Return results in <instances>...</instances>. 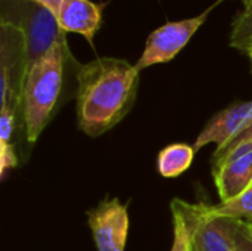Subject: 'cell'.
<instances>
[{
  "instance_id": "10",
  "label": "cell",
  "mask_w": 252,
  "mask_h": 251,
  "mask_svg": "<svg viewBox=\"0 0 252 251\" xmlns=\"http://www.w3.org/2000/svg\"><path fill=\"white\" fill-rule=\"evenodd\" d=\"M220 203H227L252 186V149L213 169Z\"/></svg>"
},
{
  "instance_id": "22",
  "label": "cell",
  "mask_w": 252,
  "mask_h": 251,
  "mask_svg": "<svg viewBox=\"0 0 252 251\" xmlns=\"http://www.w3.org/2000/svg\"><path fill=\"white\" fill-rule=\"evenodd\" d=\"M247 225H248V223H247ZM248 228H250V231H251V234H252V226H250V225H248Z\"/></svg>"
},
{
  "instance_id": "12",
  "label": "cell",
  "mask_w": 252,
  "mask_h": 251,
  "mask_svg": "<svg viewBox=\"0 0 252 251\" xmlns=\"http://www.w3.org/2000/svg\"><path fill=\"white\" fill-rule=\"evenodd\" d=\"M210 210L213 215L224 216L242 222L252 220V186L248 188L245 192H242L239 197L227 201L220 203L216 206H210Z\"/></svg>"
},
{
  "instance_id": "19",
  "label": "cell",
  "mask_w": 252,
  "mask_h": 251,
  "mask_svg": "<svg viewBox=\"0 0 252 251\" xmlns=\"http://www.w3.org/2000/svg\"><path fill=\"white\" fill-rule=\"evenodd\" d=\"M247 56L250 58V62H251V71H252V47L248 50V52H247Z\"/></svg>"
},
{
  "instance_id": "18",
  "label": "cell",
  "mask_w": 252,
  "mask_h": 251,
  "mask_svg": "<svg viewBox=\"0 0 252 251\" xmlns=\"http://www.w3.org/2000/svg\"><path fill=\"white\" fill-rule=\"evenodd\" d=\"M241 15H245V16L252 15V0H245L244 1V10L241 12Z\"/></svg>"
},
{
  "instance_id": "11",
  "label": "cell",
  "mask_w": 252,
  "mask_h": 251,
  "mask_svg": "<svg viewBox=\"0 0 252 251\" xmlns=\"http://www.w3.org/2000/svg\"><path fill=\"white\" fill-rule=\"evenodd\" d=\"M195 148L186 143H171L158 154V170L167 179L183 175L193 161Z\"/></svg>"
},
{
  "instance_id": "21",
  "label": "cell",
  "mask_w": 252,
  "mask_h": 251,
  "mask_svg": "<svg viewBox=\"0 0 252 251\" xmlns=\"http://www.w3.org/2000/svg\"><path fill=\"white\" fill-rule=\"evenodd\" d=\"M221 1H224V0H217V3H219V4H220ZM244 1H245V0H244Z\"/></svg>"
},
{
  "instance_id": "15",
  "label": "cell",
  "mask_w": 252,
  "mask_h": 251,
  "mask_svg": "<svg viewBox=\"0 0 252 251\" xmlns=\"http://www.w3.org/2000/svg\"><path fill=\"white\" fill-rule=\"evenodd\" d=\"M244 143H252V120L251 123L235 138V139H232L227 145H224L223 148H220V149H216V152H214V155H213V164H217V163H220L229 152H232L235 148H238V146H241V145H244Z\"/></svg>"
},
{
  "instance_id": "20",
  "label": "cell",
  "mask_w": 252,
  "mask_h": 251,
  "mask_svg": "<svg viewBox=\"0 0 252 251\" xmlns=\"http://www.w3.org/2000/svg\"><path fill=\"white\" fill-rule=\"evenodd\" d=\"M245 223H248L250 226H252V220H248V222H245Z\"/></svg>"
},
{
  "instance_id": "14",
  "label": "cell",
  "mask_w": 252,
  "mask_h": 251,
  "mask_svg": "<svg viewBox=\"0 0 252 251\" xmlns=\"http://www.w3.org/2000/svg\"><path fill=\"white\" fill-rule=\"evenodd\" d=\"M230 46L247 53L252 47V15L238 13L230 33Z\"/></svg>"
},
{
  "instance_id": "8",
  "label": "cell",
  "mask_w": 252,
  "mask_h": 251,
  "mask_svg": "<svg viewBox=\"0 0 252 251\" xmlns=\"http://www.w3.org/2000/svg\"><path fill=\"white\" fill-rule=\"evenodd\" d=\"M252 120V101L233 104L210 118L195 141V151L216 143L217 149L235 139Z\"/></svg>"
},
{
  "instance_id": "17",
  "label": "cell",
  "mask_w": 252,
  "mask_h": 251,
  "mask_svg": "<svg viewBox=\"0 0 252 251\" xmlns=\"http://www.w3.org/2000/svg\"><path fill=\"white\" fill-rule=\"evenodd\" d=\"M27 1H32V3H37L49 10H52L55 15H58L59 9H61V4H62V0H27Z\"/></svg>"
},
{
  "instance_id": "7",
  "label": "cell",
  "mask_w": 252,
  "mask_h": 251,
  "mask_svg": "<svg viewBox=\"0 0 252 251\" xmlns=\"http://www.w3.org/2000/svg\"><path fill=\"white\" fill-rule=\"evenodd\" d=\"M87 223L97 251H124L130 228L127 204L105 198L87 212Z\"/></svg>"
},
{
  "instance_id": "3",
  "label": "cell",
  "mask_w": 252,
  "mask_h": 251,
  "mask_svg": "<svg viewBox=\"0 0 252 251\" xmlns=\"http://www.w3.org/2000/svg\"><path fill=\"white\" fill-rule=\"evenodd\" d=\"M1 21L19 27L27 40L28 70L56 43H66L56 15L32 1L1 0Z\"/></svg>"
},
{
  "instance_id": "5",
  "label": "cell",
  "mask_w": 252,
  "mask_h": 251,
  "mask_svg": "<svg viewBox=\"0 0 252 251\" xmlns=\"http://www.w3.org/2000/svg\"><path fill=\"white\" fill-rule=\"evenodd\" d=\"M177 201L190 225V251H238L236 234L242 220L213 215L204 203Z\"/></svg>"
},
{
  "instance_id": "9",
  "label": "cell",
  "mask_w": 252,
  "mask_h": 251,
  "mask_svg": "<svg viewBox=\"0 0 252 251\" xmlns=\"http://www.w3.org/2000/svg\"><path fill=\"white\" fill-rule=\"evenodd\" d=\"M56 18L63 33L80 34L93 46L102 25V6L90 0H62Z\"/></svg>"
},
{
  "instance_id": "6",
  "label": "cell",
  "mask_w": 252,
  "mask_h": 251,
  "mask_svg": "<svg viewBox=\"0 0 252 251\" xmlns=\"http://www.w3.org/2000/svg\"><path fill=\"white\" fill-rule=\"evenodd\" d=\"M217 6L219 3L216 1L213 6H210L205 12H202L198 16L167 22L162 27L152 31L146 40L142 56L134 64L136 68L142 71L152 65L170 62L173 58H176V55L180 53V50L189 43L193 34L207 21L210 12Z\"/></svg>"
},
{
  "instance_id": "4",
  "label": "cell",
  "mask_w": 252,
  "mask_h": 251,
  "mask_svg": "<svg viewBox=\"0 0 252 251\" xmlns=\"http://www.w3.org/2000/svg\"><path fill=\"white\" fill-rule=\"evenodd\" d=\"M27 74L25 36L15 24L0 21V109L21 114Z\"/></svg>"
},
{
  "instance_id": "13",
  "label": "cell",
  "mask_w": 252,
  "mask_h": 251,
  "mask_svg": "<svg viewBox=\"0 0 252 251\" xmlns=\"http://www.w3.org/2000/svg\"><path fill=\"white\" fill-rule=\"evenodd\" d=\"M173 246L170 251H190V225L177 200L171 201Z\"/></svg>"
},
{
  "instance_id": "2",
  "label": "cell",
  "mask_w": 252,
  "mask_h": 251,
  "mask_svg": "<svg viewBox=\"0 0 252 251\" xmlns=\"http://www.w3.org/2000/svg\"><path fill=\"white\" fill-rule=\"evenodd\" d=\"M77 64L66 43H56L41 56L27 74L22 96V126L25 139L34 145L49 124L59 101L65 68Z\"/></svg>"
},
{
  "instance_id": "16",
  "label": "cell",
  "mask_w": 252,
  "mask_h": 251,
  "mask_svg": "<svg viewBox=\"0 0 252 251\" xmlns=\"http://www.w3.org/2000/svg\"><path fill=\"white\" fill-rule=\"evenodd\" d=\"M236 250L252 251V234L245 222H241L236 234Z\"/></svg>"
},
{
  "instance_id": "1",
  "label": "cell",
  "mask_w": 252,
  "mask_h": 251,
  "mask_svg": "<svg viewBox=\"0 0 252 251\" xmlns=\"http://www.w3.org/2000/svg\"><path fill=\"white\" fill-rule=\"evenodd\" d=\"M140 71L126 59L96 58L77 70V123L90 138L115 127L133 108Z\"/></svg>"
}]
</instances>
